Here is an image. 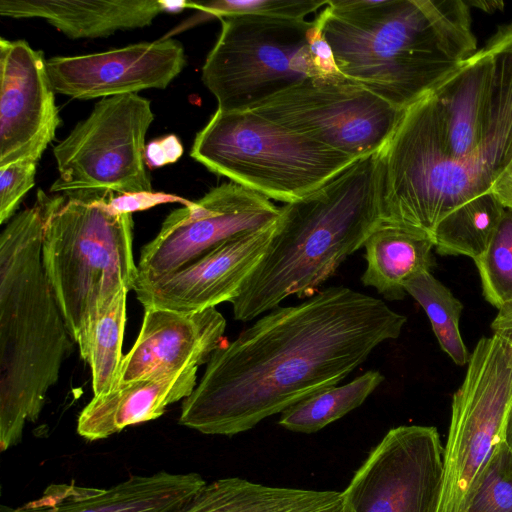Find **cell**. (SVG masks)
<instances>
[{
  "mask_svg": "<svg viewBox=\"0 0 512 512\" xmlns=\"http://www.w3.org/2000/svg\"><path fill=\"white\" fill-rule=\"evenodd\" d=\"M386 222L430 237L512 162V24L406 109L381 150Z\"/></svg>",
  "mask_w": 512,
  "mask_h": 512,
  "instance_id": "obj_2",
  "label": "cell"
},
{
  "mask_svg": "<svg viewBox=\"0 0 512 512\" xmlns=\"http://www.w3.org/2000/svg\"><path fill=\"white\" fill-rule=\"evenodd\" d=\"M467 365L453 395L437 512H465L472 487L504 442L512 400V349L495 335L482 337Z\"/></svg>",
  "mask_w": 512,
  "mask_h": 512,
  "instance_id": "obj_10",
  "label": "cell"
},
{
  "mask_svg": "<svg viewBox=\"0 0 512 512\" xmlns=\"http://www.w3.org/2000/svg\"><path fill=\"white\" fill-rule=\"evenodd\" d=\"M505 208L491 192L479 195L447 214L431 239L440 255H465L474 261L488 248Z\"/></svg>",
  "mask_w": 512,
  "mask_h": 512,
  "instance_id": "obj_23",
  "label": "cell"
},
{
  "mask_svg": "<svg viewBox=\"0 0 512 512\" xmlns=\"http://www.w3.org/2000/svg\"><path fill=\"white\" fill-rule=\"evenodd\" d=\"M280 215L281 207L269 198L234 182L210 189L168 214L154 239L142 247L135 288L191 264L237 235L275 222Z\"/></svg>",
  "mask_w": 512,
  "mask_h": 512,
  "instance_id": "obj_12",
  "label": "cell"
},
{
  "mask_svg": "<svg viewBox=\"0 0 512 512\" xmlns=\"http://www.w3.org/2000/svg\"><path fill=\"white\" fill-rule=\"evenodd\" d=\"M165 203H180L187 206L192 201L164 192L142 191L113 196L108 202L110 208L120 214H132Z\"/></svg>",
  "mask_w": 512,
  "mask_h": 512,
  "instance_id": "obj_31",
  "label": "cell"
},
{
  "mask_svg": "<svg viewBox=\"0 0 512 512\" xmlns=\"http://www.w3.org/2000/svg\"><path fill=\"white\" fill-rule=\"evenodd\" d=\"M42 260L70 336L82 357L100 313L122 288L134 290L132 214L114 212V195L81 191L47 195Z\"/></svg>",
  "mask_w": 512,
  "mask_h": 512,
  "instance_id": "obj_6",
  "label": "cell"
},
{
  "mask_svg": "<svg viewBox=\"0 0 512 512\" xmlns=\"http://www.w3.org/2000/svg\"><path fill=\"white\" fill-rule=\"evenodd\" d=\"M314 20L339 72L401 110L477 47L462 0H329Z\"/></svg>",
  "mask_w": 512,
  "mask_h": 512,
  "instance_id": "obj_3",
  "label": "cell"
},
{
  "mask_svg": "<svg viewBox=\"0 0 512 512\" xmlns=\"http://www.w3.org/2000/svg\"><path fill=\"white\" fill-rule=\"evenodd\" d=\"M443 456L435 427L390 429L341 492L342 512H437Z\"/></svg>",
  "mask_w": 512,
  "mask_h": 512,
  "instance_id": "obj_13",
  "label": "cell"
},
{
  "mask_svg": "<svg viewBox=\"0 0 512 512\" xmlns=\"http://www.w3.org/2000/svg\"><path fill=\"white\" fill-rule=\"evenodd\" d=\"M506 173H512V162L510 163L508 169L506 170Z\"/></svg>",
  "mask_w": 512,
  "mask_h": 512,
  "instance_id": "obj_38",
  "label": "cell"
},
{
  "mask_svg": "<svg viewBox=\"0 0 512 512\" xmlns=\"http://www.w3.org/2000/svg\"><path fill=\"white\" fill-rule=\"evenodd\" d=\"M493 335L505 341L512 349V300L498 308V313L491 323Z\"/></svg>",
  "mask_w": 512,
  "mask_h": 512,
  "instance_id": "obj_34",
  "label": "cell"
},
{
  "mask_svg": "<svg viewBox=\"0 0 512 512\" xmlns=\"http://www.w3.org/2000/svg\"><path fill=\"white\" fill-rule=\"evenodd\" d=\"M384 381L369 370L349 383L320 391L281 413L279 425L298 433H315L359 407Z\"/></svg>",
  "mask_w": 512,
  "mask_h": 512,
  "instance_id": "obj_24",
  "label": "cell"
},
{
  "mask_svg": "<svg viewBox=\"0 0 512 512\" xmlns=\"http://www.w3.org/2000/svg\"><path fill=\"white\" fill-rule=\"evenodd\" d=\"M279 218L237 235L191 264L157 281L136 287L143 307L195 312L232 302L255 271L274 237Z\"/></svg>",
  "mask_w": 512,
  "mask_h": 512,
  "instance_id": "obj_16",
  "label": "cell"
},
{
  "mask_svg": "<svg viewBox=\"0 0 512 512\" xmlns=\"http://www.w3.org/2000/svg\"><path fill=\"white\" fill-rule=\"evenodd\" d=\"M465 512H512V448L502 442L469 494Z\"/></svg>",
  "mask_w": 512,
  "mask_h": 512,
  "instance_id": "obj_29",
  "label": "cell"
},
{
  "mask_svg": "<svg viewBox=\"0 0 512 512\" xmlns=\"http://www.w3.org/2000/svg\"><path fill=\"white\" fill-rule=\"evenodd\" d=\"M248 110L355 159L381 151L406 111L341 73L307 78Z\"/></svg>",
  "mask_w": 512,
  "mask_h": 512,
  "instance_id": "obj_11",
  "label": "cell"
},
{
  "mask_svg": "<svg viewBox=\"0 0 512 512\" xmlns=\"http://www.w3.org/2000/svg\"><path fill=\"white\" fill-rule=\"evenodd\" d=\"M225 329L226 320L215 307L195 312L144 307L138 337L122 360L118 386L206 364Z\"/></svg>",
  "mask_w": 512,
  "mask_h": 512,
  "instance_id": "obj_17",
  "label": "cell"
},
{
  "mask_svg": "<svg viewBox=\"0 0 512 512\" xmlns=\"http://www.w3.org/2000/svg\"><path fill=\"white\" fill-rule=\"evenodd\" d=\"M41 190L0 235V448L22 440L71 351L70 336L42 260Z\"/></svg>",
  "mask_w": 512,
  "mask_h": 512,
  "instance_id": "obj_5",
  "label": "cell"
},
{
  "mask_svg": "<svg viewBox=\"0 0 512 512\" xmlns=\"http://www.w3.org/2000/svg\"><path fill=\"white\" fill-rule=\"evenodd\" d=\"M406 316L345 286L278 306L231 342H221L179 424L206 435L234 436L320 391L336 386L385 341Z\"/></svg>",
  "mask_w": 512,
  "mask_h": 512,
  "instance_id": "obj_1",
  "label": "cell"
},
{
  "mask_svg": "<svg viewBox=\"0 0 512 512\" xmlns=\"http://www.w3.org/2000/svg\"><path fill=\"white\" fill-rule=\"evenodd\" d=\"M404 289L426 312L441 349L455 364H468L470 355L459 330L463 304L429 271L407 280Z\"/></svg>",
  "mask_w": 512,
  "mask_h": 512,
  "instance_id": "obj_26",
  "label": "cell"
},
{
  "mask_svg": "<svg viewBox=\"0 0 512 512\" xmlns=\"http://www.w3.org/2000/svg\"><path fill=\"white\" fill-rule=\"evenodd\" d=\"M153 120L150 100L138 94L100 99L89 116L54 147L58 178L50 192L152 191L144 153Z\"/></svg>",
  "mask_w": 512,
  "mask_h": 512,
  "instance_id": "obj_9",
  "label": "cell"
},
{
  "mask_svg": "<svg viewBox=\"0 0 512 512\" xmlns=\"http://www.w3.org/2000/svg\"><path fill=\"white\" fill-rule=\"evenodd\" d=\"M490 191L505 209L512 211V173H503L494 182Z\"/></svg>",
  "mask_w": 512,
  "mask_h": 512,
  "instance_id": "obj_35",
  "label": "cell"
},
{
  "mask_svg": "<svg viewBox=\"0 0 512 512\" xmlns=\"http://www.w3.org/2000/svg\"><path fill=\"white\" fill-rule=\"evenodd\" d=\"M187 4L164 0H1L0 15L41 18L70 39H93L149 26L159 14L179 12Z\"/></svg>",
  "mask_w": 512,
  "mask_h": 512,
  "instance_id": "obj_19",
  "label": "cell"
},
{
  "mask_svg": "<svg viewBox=\"0 0 512 512\" xmlns=\"http://www.w3.org/2000/svg\"><path fill=\"white\" fill-rule=\"evenodd\" d=\"M504 442L512 448V400L507 413L505 430H504Z\"/></svg>",
  "mask_w": 512,
  "mask_h": 512,
  "instance_id": "obj_36",
  "label": "cell"
},
{
  "mask_svg": "<svg viewBox=\"0 0 512 512\" xmlns=\"http://www.w3.org/2000/svg\"><path fill=\"white\" fill-rule=\"evenodd\" d=\"M182 512H342L341 492L228 477L206 483Z\"/></svg>",
  "mask_w": 512,
  "mask_h": 512,
  "instance_id": "obj_21",
  "label": "cell"
},
{
  "mask_svg": "<svg viewBox=\"0 0 512 512\" xmlns=\"http://www.w3.org/2000/svg\"><path fill=\"white\" fill-rule=\"evenodd\" d=\"M128 292L120 289L100 313L81 357L91 368L93 396L107 394L119 385Z\"/></svg>",
  "mask_w": 512,
  "mask_h": 512,
  "instance_id": "obj_25",
  "label": "cell"
},
{
  "mask_svg": "<svg viewBox=\"0 0 512 512\" xmlns=\"http://www.w3.org/2000/svg\"><path fill=\"white\" fill-rule=\"evenodd\" d=\"M328 0H218L188 1V8L199 11L200 16L189 18L175 27L164 37L172 38L192 26L211 18H224L235 15H261L286 19H305L325 7Z\"/></svg>",
  "mask_w": 512,
  "mask_h": 512,
  "instance_id": "obj_27",
  "label": "cell"
},
{
  "mask_svg": "<svg viewBox=\"0 0 512 512\" xmlns=\"http://www.w3.org/2000/svg\"><path fill=\"white\" fill-rule=\"evenodd\" d=\"M0 168L38 162L60 124L43 53L0 39Z\"/></svg>",
  "mask_w": 512,
  "mask_h": 512,
  "instance_id": "obj_14",
  "label": "cell"
},
{
  "mask_svg": "<svg viewBox=\"0 0 512 512\" xmlns=\"http://www.w3.org/2000/svg\"><path fill=\"white\" fill-rule=\"evenodd\" d=\"M198 367L133 381L93 396L77 419V433L88 441L106 439L124 428L159 418L196 387Z\"/></svg>",
  "mask_w": 512,
  "mask_h": 512,
  "instance_id": "obj_20",
  "label": "cell"
},
{
  "mask_svg": "<svg viewBox=\"0 0 512 512\" xmlns=\"http://www.w3.org/2000/svg\"><path fill=\"white\" fill-rule=\"evenodd\" d=\"M484 298L496 308L512 300V211L505 209L486 251L475 261Z\"/></svg>",
  "mask_w": 512,
  "mask_h": 512,
  "instance_id": "obj_28",
  "label": "cell"
},
{
  "mask_svg": "<svg viewBox=\"0 0 512 512\" xmlns=\"http://www.w3.org/2000/svg\"><path fill=\"white\" fill-rule=\"evenodd\" d=\"M145 160L150 168L175 163L183 154V146L175 135H167L146 144Z\"/></svg>",
  "mask_w": 512,
  "mask_h": 512,
  "instance_id": "obj_32",
  "label": "cell"
},
{
  "mask_svg": "<svg viewBox=\"0 0 512 512\" xmlns=\"http://www.w3.org/2000/svg\"><path fill=\"white\" fill-rule=\"evenodd\" d=\"M310 33V49L314 58L315 65L323 75L340 73L330 48V45L322 35L316 21Z\"/></svg>",
  "mask_w": 512,
  "mask_h": 512,
  "instance_id": "obj_33",
  "label": "cell"
},
{
  "mask_svg": "<svg viewBox=\"0 0 512 512\" xmlns=\"http://www.w3.org/2000/svg\"><path fill=\"white\" fill-rule=\"evenodd\" d=\"M220 21L201 74L218 110H248L321 75L310 49L314 19L235 15Z\"/></svg>",
  "mask_w": 512,
  "mask_h": 512,
  "instance_id": "obj_8",
  "label": "cell"
},
{
  "mask_svg": "<svg viewBox=\"0 0 512 512\" xmlns=\"http://www.w3.org/2000/svg\"><path fill=\"white\" fill-rule=\"evenodd\" d=\"M206 483L198 473L160 471L109 488L51 484L39 498L1 512H182Z\"/></svg>",
  "mask_w": 512,
  "mask_h": 512,
  "instance_id": "obj_18",
  "label": "cell"
},
{
  "mask_svg": "<svg viewBox=\"0 0 512 512\" xmlns=\"http://www.w3.org/2000/svg\"><path fill=\"white\" fill-rule=\"evenodd\" d=\"M190 156L209 171L285 204L358 160L253 111L218 109L197 133Z\"/></svg>",
  "mask_w": 512,
  "mask_h": 512,
  "instance_id": "obj_7",
  "label": "cell"
},
{
  "mask_svg": "<svg viewBox=\"0 0 512 512\" xmlns=\"http://www.w3.org/2000/svg\"><path fill=\"white\" fill-rule=\"evenodd\" d=\"M467 4L469 5V7L471 6H474L476 8H479V9H483L485 11H491V10H496L497 8H500L498 7L499 6H503V3L502 2H493V1H490V2H484V1H476V2H471V1H466Z\"/></svg>",
  "mask_w": 512,
  "mask_h": 512,
  "instance_id": "obj_37",
  "label": "cell"
},
{
  "mask_svg": "<svg viewBox=\"0 0 512 512\" xmlns=\"http://www.w3.org/2000/svg\"><path fill=\"white\" fill-rule=\"evenodd\" d=\"M185 64L182 44L165 37L99 53L46 60L53 90L81 100L164 89Z\"/></svg>",
  "mask_w": 512,
  "mask_h": 512,
  "instance_id": "obj_15",
  "label": "cell"
},
{
  "mask_svg": "<svg viewBox=\"0 0 512 512\" xmlns=\"http://www.w3.org/2000/svg\"><path fill=\"white\" fill-rule=\"evenodd\" d=\"M36 162L18 161L0 168V223L9 221L35 184Z\"/></svg>",
  "mask_w": 512,
  "mask_h": 512,
  "instance_id": "obj_30",
  "label": "cell"
},
{
  "mask_svg": "<svg viewBox=\"0 0 512 512\" xmlns=\"http://www.w3.org/2000/svg\"><path fill=\"white\" fill-rule=\"evenodd\" d=\"M381 183L379 151L282 206L265 256L231 302L234 318L251 321L290 296H308L364 247L384 223Z\"/></svg>",
  "mask_w": 512,
  "mask_h": 512,
  "instance_id": "obj_4",
  "label": "cell"
},
{
  "mask_svg": "<svg viewBox=\"0 0 512 512\" xmlns=\"http://www.w3.org/2000/svg\"><path fill=\"white\" fill-rule=\"evenodd\" d=\"M367 267L364 286L374 287L387 300L405 297L404 284L435 265L431 237L420 230L383 223L364 244Z\"/></svg>",
  "mask_w": 512,
  "mask_h": 512,
  "instance_id": "obj_22",
  "label": "cell"
}]
</instances>
